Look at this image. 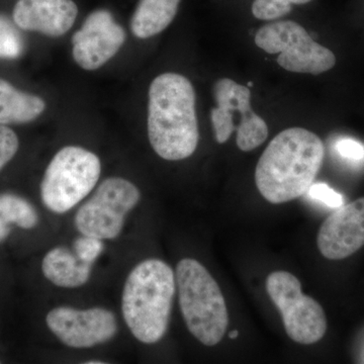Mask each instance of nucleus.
<instances>
[{
	"mask_svg": "<svg viewBox=\"0 0 364 364\" xmlns=\"http://www.w3.org/2000/svg\"><path fill=\"white\" fill-rule=\"evenodd\" d=\"M179 306L189 332L205 346L219 344L226 334V301L214 277L202 263L179 261L176 272Z\"/></svg>",
	"mask_w": 364,
	"mask_h": 364,
	"instance_id": "4",
	"label": "nucleus"
},
{
	"mask_svg": "<svg viewBox=\"0 0 364 364\" xmlns=\"http://www.w3.org/2000/svg\"><path fill=\"white\" fill-rule=\"evenodd\" d=\"M38 224L39 215L32 203L14 193L0 195V243L11 234V225L30 230Z\"/></svg>",
	"mask_w": 364,
	"mask_h": 364,
	"instance_id": "17",
	"label": "nucleus"
},
{
	"mask_svg": "<svg viewBox=\"0 0 364 364\" xmlns=\"http://www.w3.org/2000/svg\"><path fill=\"white\" fill-rule=\"evenodd\" d=\"M105 250L104 240L81 235L73 243V251L83 262L95 264Z\"/></svg>",
	"mask_w": 364,
	"mask_h": 364,
	"instance_id": "20",
	"label": "nucleus"
},
{
	"mask_svg": "<svg viewBox=\"0 0 364 364\" xmlns=\"http://www.w3.org/2000/svg\"><path fill=\"white\" fill-rule=\"evenodd\" d=\"M306 193L311 198L324 203L328 208H338L344 203L343 196L326 183H313Z\"/></svg>",
	"mask_w": 364,
	"mask_h": 364,
	"instance_id": "22",
	"label": "nucleus"
},
{
	"mask_svg": "<svg viewBox=\"0 0 364 364\" xmlns=\"http://www.w3.org/2000/svg\"><path fill=\"white\" fill-rule=\"evenodd\" d=\"M317 245L330 260L349 257L364 245V198L337 208L318 230Z\"/></svg>",
	"mask_w": 364,
	"mask_h": 364,
	"instance_id": "12",
	"label": "nucleus"
},
{
	"mask_svg": "<svg viewBox=\"0 0 364 364\" xmlns=\"http://www.w3.org/2000/svg\"><path fill=\"white\" fill-rule=\"evenodd\" d=\"M23 49L20 33L9 21L0 16V59L18 58Z\"/></svg>",
	"mask_w": 364,
	"mask_h": 364,
	"instance_id": "19",
	"label": "nucleus"
},
{
	"mask_svg": "<svg viewBox=\"0 0 364 364\" xmlns=\"http://www.w3.org/2000/svg\"><path fill=\"white\" fill-rule=\"evenodd\" d=\"M238 335H239L238 331H235V330H234V331H231L229 333V337L231 339L237 338V337H238Z\"/></svg>",
	"mask_w": 364,
	"mask_h": 364,
	"instance_id": "24",
	"label": "nucleus"
},
{
	"mask_svg": "<svg viewBox=\"0 0 364 364\" xmlns=\"http://www.w3.org/2000/svg\"><path fill=\"white\" fill-rule=\"evenodd\" d=\"M335 149L340 156L349 161L359 162L364 159V146L353 139H340L335 145Z\"/></svg>",
	"mask_w": 364,
	"mask_h": 364,
	"instance_id": "23",
	"label": "nucleus"
},
{
	"mask_svg": "<svg viewBox=\"0 0 364 364\" xmlns=\"http://www.w3.org/2000/svg\"><path fill=\"white\" fill-rule=\"evenodd\" d=\"M100 174L102 162L97 154L78 146L62 148L46 169L42 202L52 213L65 214L95 189Z\"/></svg>",
	"mask_w": 364,
	"mask_h": 364,
	"instance_id": "5",
	"label": "nucleus"
},
{
	"mask_svg": "<svg viewBox=\"0 0 364 364\" xmlns=\"http://www.w3.org/2000/svg\"><path fill=\"white\" fill-rule=\"evenodd\" d=\"M20 147L18 136L11 128L0 124V171L11 161Z\"/></svg>",
	"mask_w": 364,
	"mask_h": 364,
	"instance_id": "21",
	"label": "nucleus"
},
{
	"mask_svg": "<svg viewBox=\"0 0 364 364\" xmlns=\"http://www.w3.org/2000/svg\"><path fill=\"white\" fill-rule=\"evenodd\" d=\"M181 0H140L131 21L139 39H149L166 30L178 14Z\"/></svg>",
	"mask_w": 364,
	"mask_h": 364,
	"instance_id": "15",
	"label": "nucleus"
},
{
	"mask_svg": "<svg viewBox=\"0 0 364 364\" xmlns=\"http://www.w3.org/2000/svg\"><path fill=\"white\" fill-rule=\"evenodd\" d=\"M78 16L73 0H18L13 18L21 30L58 38L69 32Z\"/></svg>",
	"mask_w": 364,
	"mask_h": 364,
	"instance_id": "13",
	"label": "nucleus"
},
{
	"mask_svg": "<svg viewBox=\"0 0 364 364\" xmlns=\"http://www.w3.org/2000/svg\"><path fill=\"white\" fill-rule=\"evenodd\" d=\"M148 138L158 156L167 161L188 159L200 142L196 90L182 74L165 72L151 82Z\"/></svg>",
	"mask_w": 364,
	"mask_h": 364,
	"instance_id": "2",
	"label": "nucleus"
},
{
	"mask_svg": "<svg viewBox=\"0 0 364 364\" xmlns=\"http://www.w3.org/2000/svg\"><path fill=\"white\" fill-rule=\"evenodd\" d=\"M140 200V191L133 182L123 177H109L78 208L74 218L76 229L81 235L102 240L116 239Z\"/></svg>",
	"mask_w": 364,
	"mask_h": 364,
	"instance_id": "8",
	"label": "nucleus"
},
{
	"mask_svg": "<svg viewBox=\"0 0 364 364\" xmlns=\"http://www.w3.org/2000/svg\"><path fill=\"white\" fill-rule=\"evenodd\" d=\"M267 291L282 317L289 338L299 344L317 343L327 331V318L317 301L301 293L299 280L287 272L268 275Z\"/></svg>",
	"mask_w": 364,
	"mask_h": 364,
	"instance_id": "9",
	"label": "nucleus"
},
{
	"mask_svg": "<svg viewBox=\"0 0 364 364\" xmlns=\"http://www.w3.org/2000/svg\"><path fill=\"white\" fill-rule=\"evenodd\" d=\"M45 109L43 98L16 90L9 81L0 78V124L30 123Z\"/></svg>",
	"mask_w": 364,
	"mask_h": 364,
	"instance_id": "16",
	"label": "nucleus"
},
{
	"mask_svg": "<svg viewBox=\"0 0 364 364\" xmlns=\"http://www.w3.org/2000/svg\"><path fill=\"white\" fill-rule=\"evenodd\" d=\"M315 0H248V11L258 21H273L289 18L296 9L310 6Z\"/></svg>",
	"mask_w": 364,
	"mask_h": 364,
	"instance_id": "18",
	"label": "nucleus"
},
{
	"mask_svg": "<svg viewBox=\"0 0 364 364\" xmlns=\"http://www.w3.org/2000/svg\"><path fill=\"white\" fill-rule=\"evenodd\" d=\"M93 264L83 262L71 249H51L42 261V272L51 284L63 289H77L90 279Z\"/></svg>",
	"mask_w": 364,
	"mask_h": 364,
	"instance_id": "14",
	"label": "nucleus"
},
{
	"mask_svg": "<svg viewBox=\"0 0 364 364\" xmlns=\"http://www.w3.org/2000/svg\"><path fill=\"white\" fill-rule=\"evenodd\" d=\"M324 143L314 132L291 127L280 132L263 151L255 169L260 195L284 203L305 195L324 161Z\"/></svg>",
	"mask_w": 364,
	"mask_h": 364,
	"instance_id": "1",
	"label": "nucleus"
},
{
	"mask_svg": "<svg viewBox=\"0 0 364 364\" xmlns=\"http://www.w3.org/2000/svg\"><path fill=\"white\" fill-rule=\"evenodd\" d=\"M176 291V273L164 261L144 260L129 273L122 313L127 327L141 343L155 344L164 337Z\"/></svg>",
	"mask_w": 364,
	"mask_h": 364,
	"instance_id": "3",
	"label": "nucleus"
},
{
	"mask_svg": "<svg viewBox=\"0 0 364 364\" xmlns=\"http://www.w3.org/2000/svg\"><path fill=\"white\" fill-rule=\"evenodd\" d=\"M254 42L267 54L277 55V63L291 73L320 75L336 65L334 53L291 18L265 23L256 31Z\"/></svg>",
	"mask_w": 364,
	"mask_h": 364,
	"instance_id": "6",
	"label": "nucleus"
},
{
	"mask_svg": "<svg viewBox=\"0 0 364 364\" xmlns=\"http://www.w3.org/2000/svg\"><path fill=\"white\" fill-rule=\"evenodd\" d=\"M126 37L109 11H93L72 38L73 58L85 70H97L119 51Z\"/></svg>",
	"mask_w": 364,
	"mask_h": 364,
	"instance_id": "11",
	"label": "nucleus"
},
{
	"mask_svg": "<svg viewBox=\"0 0 364 364\" xmlns=\"http://www.w3.org/2000/svg\"><path fill=\"white\" fill-rule=\"evenodd\" d=\"M46 324L62 343L75 349L107 343L116 336L119 328L116 315L100 306H56L47 314Z\"/></svg>",
	"mask_w": 364,
	"mask_h": 364,
	"instance_id": "10",
	"label": "nucleus"
},
{
	"mask_svg": "<svg viewBox=\"0 0 364 364\" xmlns=\"http://www.w3.org/2000/svg\"><path fill=\"white\" fill-rule=\"evenodd\" d=\"M86 364H105L107 363H105V361H98V360H95V361H86L85 363Z\"/></svg>",
	"mask_w": 364,
	"mask_h": 364,
	"instance_id": "25",
	"label": "nucleus"
},
{
	"mask_svg": "<svg viewBox=\"0 0 364 364\" xmlns=\"http://www.w3.org/2000/svg\"><path fill=\"white\" fill-rule=\"evenodd\" d=\"M214 97L210 121L218 143H227L236 132L237 147L250 152L267 140L269 129L254 111L252 93L247 86L232 78H220L214 85Z\"/></svg>",
	"mask_w": 364,
	"mask_h": 364,
	"instance_id": "7",
	"label": "nucleus"
}]
</instances>
